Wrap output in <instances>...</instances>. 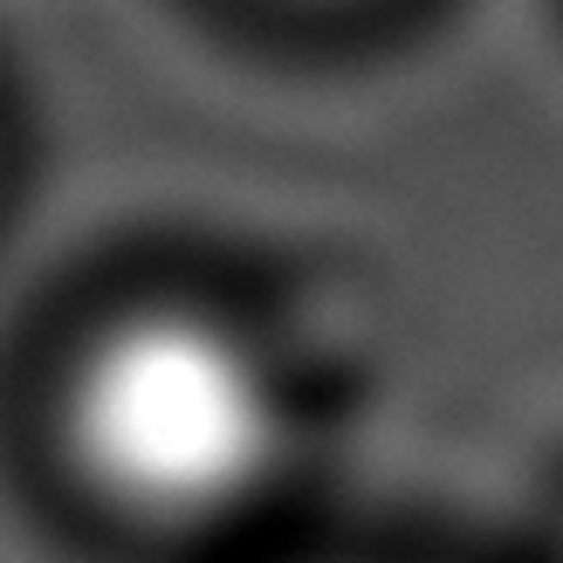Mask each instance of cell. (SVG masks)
I'll use <instances>...</instances> for the list:
<instances>
[{
  "label": "cell",
  "instance_id": "1",
  "mask_svg": "<svg viewBox=\"0 0 563 563\" xmlns=\"http://www.w3.org/2000/svg\"><path fill=\"white\" fill-rule=\"evenodd\" d=\"M63 427L103 501L145 522H213L262 495L289 412L268 357L241 330L145 309L82 351Z\"/></svg>",
  "mask_w": 563,
  "mask_h": 563
}]
</instances>
